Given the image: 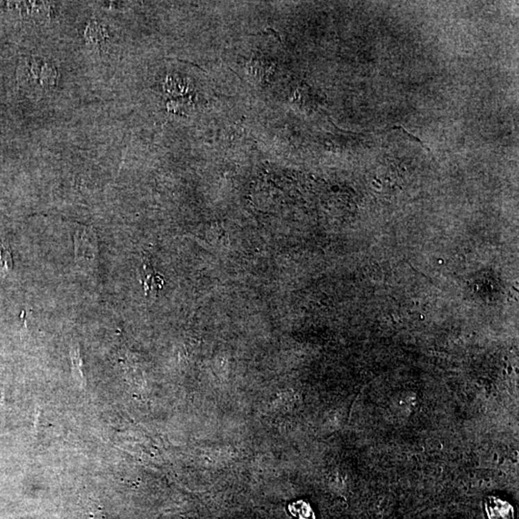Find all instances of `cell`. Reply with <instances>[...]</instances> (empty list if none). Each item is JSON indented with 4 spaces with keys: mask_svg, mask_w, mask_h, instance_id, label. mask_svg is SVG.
Segmentation results:
<instances>
[{
    "mask_svg": "<svg viewBox=\"0 0 519 519\" xmlns=\"http://www.w3.org/2000/svg\"><path fill=\"white\" fill-rule=\"evenodd\" d=\"M145 279L144 285L145 290L150 292H158L164 285V280L161 275H158L154 272L151 265H144Z\"/></svg>",
    "mask_w": 519,
    "mask_h": 519,
    "instance_id": "3",
    "label": "cell"
},
{
    "mask_svg": "<svg viewBox=\"0 0 519 519\" xmlns=\"http://www.w3.org/2000/svg\"><path fill=\"white\" fill-rule=\"evenodd\" d=\"M108 35L109 34H108L104 25L100 24L99 22H91L88 25L85 36H86L87 41L90 42V44L99 46V44H104Z\"/></svg>",
    "mask_w": 519,
    "mask_h": 519,
    "instance_id": "2",
    "label": "cell"
},
{
    "mask_svg": "<svg viewBox=\"0 0 519 519\" xmlns=\"http://www.w3.org/2000/svg\"><path fill=\"white\" fill-rule=\"evenodd\" d=\"M13 260L9 248L0 243V279L6 277L7 273L12 270Z\"/></svg>",
    "mask_w": 519,
    "mask_h": 519,
    "instance_id": "4",
    "label": "cell"
},
{
    "mask_svg": "<svg viewBox=\"0 0 519 519\" xmlns=\"http://www.w3.org/2000/svg\"><path fill=\"white\" fill-rule=\"evenodd\" d=\"M70 356H72V365H74V378L75 379H76L77 382H79L80 385L82 386V387H84L85 380H84V376H83V372H82V368H81L82 363H81V359H80V356H79V347L72 348V352H70Z\"/></svg>",
    "mask_w": 519,
    "mask_h": 519,
    "instance_id": "5",
    "label": "cell"
},
{
    "mask_svg": "<svg viewBox=\"0 0 519 519\" xmlns=\"http://www.w3.org/2000/svg\"><path fill=\"white\" fill-rule=\"evenodd\" d=\"M75 250L77 259L84 262H94L97 254V242L91 231H79L75 235Z\"/></svg>",
    "mask_w": 519,
    "mask_h": 519,
    "instance_id": "1",
    "label": "cell"
}]
</instances>
